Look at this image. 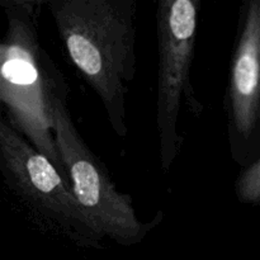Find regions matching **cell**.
I'll return each instance as SVG.
<instances>
[{
    "instance_id": "1",
    "label": "cell",
    "mask_w": 260,
    "mask_h": 260,
    "mask_svg": "<svg viewBox=\"0 0 260 260\" xmlns=\"http://www.w3.org/2000/svg\"><path fill=\"white\" fill-rule=\"evenodd\" d=\"M70 62L98 95L109 124L127 136L126 96L136 73V0L48 3Z\"/></svg>"
},
{
    "instance_id": "2",
    "label": "cell",
    "mask_w": 260,
    "mask_h": 260,
    "mask_svg": "<svg viewBox=\"0 0 260 260\" xmlns=\"http://www.w3.org/2000/svg\"><path fill=\"white\" fill-rule=\"evenodd\" d=\"M7 29L0 45L2 116L38 152L53 162L69 188L56 144L52 106L69 96L68 83L38 36L37 2L2 0Z\"/></svg>"
},
{
    "instance_id": "3",
    "label": "cell",
    "mask_w": 260,
    "mask_h": 260,
    "mask_svg": "<svg viewBox=\"0 0 260 260\" xmlns=\"http://www.w3.org/2000/svg\"><path fill=\"white\" fill-rule=\"evenodd\" d=\"M0 172L12 197L41 233L80 248H101L106 238L79 205L57 168L3 116Z\"/></svg>"
},
{
    "instance_id": "4",
    "label": "cell",
    "mask_w": 260,
    "mask_h": 260,
    "mask_svg": "<svg viewBox=\"0 0 260 260\" xmlns=\"http://www.w3.org/2000/svg\"><path fill=\"white\" fill-rule=\"evenodd\" d=\"M200 9V0H159L156 5V127L160 167L165 174L184 145L180 127L184 117L196 121L205 109L190 79Z\"/></svg>"
},
{
    "instance_id": "5",
    "label": "cell",
    "mask_w": 260,
    "mask_h": 260,
    "mask_svg": "<svg viewBox=\"0 0 260 260\" xmlns=\"http://www.w3.org/2000/svg\"><path fill=\"white\" fill-rule=\"evenodd\" d=\"M56 144L70 182L71 192L104 238L119 245H135L161 223L164 212L142 222L131 196L116 188L104 162L89 149L68 108V96H58L52 106Z\"/></svg>"
},
{
    "instance_id": "6",
    "label": "cell",
    "mask_w": 260,
    "mask_h": 260,
    "mask_svg": "<svg viewBox=\"0 0 260 260\" xmlns=\"http://www.w3.org/2000/svg\"><path fill=\"white\" fill-rule=\"evenodd\" d=\"M223 108L231 159L243 169L260 155V0L239 8Z\"/></svg>"
},
{
    "instance_id": "7",
    "label": "cell",
    "mask_w": 260,
    "mask_h": 260,
    "mask_svg": "<svg viewBox=\"0 0 260 260\" xmlns=\"http://www.w3.org/2000/svg\"><path fill=\"white\" fill-rule=\"evenodd\" d=\"M234 193L241 205L260 206V155L240 170L234 183Z\"/></svg>"
}]
</instances>
